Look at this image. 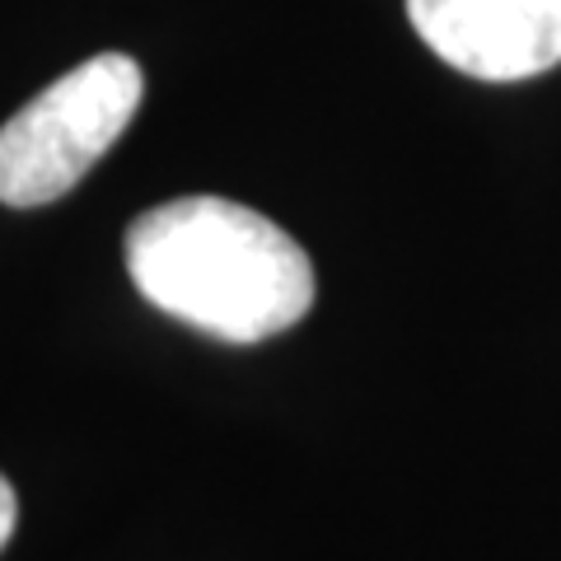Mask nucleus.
<instances>
[{"mask_svg":"<svg viewBox=\"0 0 561 561\" xmlns=\"http://www.w3.org/2000/svg\"><path fill=\"white\" fill-rule=\"evenodd\" d=\"M146 76L127 51H99L51 80L0 127V202L47 206L90 173L131 127Z\"/></svg>","mask_w":561,"mask_h":561,"instance_id":"obj_2","label":"nucleus"},{"mask_svg":"<svg viewBox=\"0 0 561 561\" xmlns=\"http://www.w3.org/2000/svg\"><path fill=\"white\" fill-rule=\"evenodd\" d=\"M14 524H20V496H14V486L5 482V472H0V552H5V542L14 538Z\"/></svg>","mask_w":561,"mask_h":561,"instance_id":"obj_4","label":"nucleus"},{"mask_svg":"<svg viewBox=\"0 0 561 561\" xmlns=\"http://www.w3.org/2000/svg\"><path fill=\"white\" fill-rule=\"evenodd\" d=\"M146 300L220 342H267L313 309V262L280 225L230 197H179L127 225Z\"/></svg>","mask_w":561,"mask_h":561,"instance_id":"obj_1","label":"nucleus"},{"mask_svg":"<svg viewBox=\"0 0 561 561\" xmlns=\"http://www.w3.org/2000/svg\"><path fill=\"white\" fill-rule=\"evenodd\" d=\"M408 20L445 66L486 84L561 66V0H408Z\"/></svg>","mask_w":561,"mask_h":561,"instance_id":"obj_3","label":"nucleus"}]
</instances>
